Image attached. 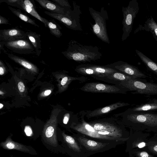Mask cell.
I'll use <instances>...</instances> for the list:
<instances>
[{
    "label": "cell",
    "instance_id": "obj_5",
    "mask_svg": "<svg viewBox=\"0 0 157 157\" xmlns=\"http://www.w3.org/2000/svg\"><path fill=\"white\" fill-rule=\"evenodd\" d=\"M139 10V4L137 0H131L127 6L122 7L123 19L122 22L123 33L121 40L124 41L129 36L131 32L134 20Z\"/></svg>",
    "mask_w": 157,
    "mask_h": 157
},
{
    "label": "cell",
    "instance_id": "obj_3",
    "mask_svg": "<svg viewBox=\"0 0 157 157\" xmlns=\"http://www.w3.org/2000/svg\"><path fill=\"white\" fill-rule=\"evenodd\" d=\"M90 13L94 21L95 24H91L92 31L103 42L109 44L110 40L107 30L106 21L109 19L107 11L101 7L100 11L89 7Z\"/></svg>",
    "mask_w": 157,
    "mask_h": 157
},
{
    "label": "cell",
    "instance_id": "obj_28",
    "mask_svg": "<svg viewBox=\"0 0 157 157\" xmlns=\"http://www.w3.org/2000/svg\"><path fill=\"white\" fill-rule=\"evenodd\" d=\"M52 1L67 10L71 8V6L67 0H52Z\"/></svg>",
    "mask_w": 157,
    "mask_h": 157
},
{
    "label": "cell",
    "instance_id": "obj_24",
    "mask_svg": "<svg viewBox=\"0 0 157 157\" xmlns=\"http://www.w3.org/2000/svg\"><path fill=\"white\" fill-rule=\"evenodd\" d=\"M136 52L145 66L157 75V63L149 58L141 52L136 50Z\"/></svg>",
    "mask_w": 157,
    "mask_h": 157
},
{
    "label": "cell",
    "instance_id": "obj_10",
    "mask_svg": "<svg viewBox=\"0 0 157 157\" xmlns=\"http://www.w3.org/2000/svg\"><path fill=\"white\" fill-rule=\"evenodd\" d=\"M97 131L104 130L110 133L115 138L123 141L127 138L124 136V131L122 127L107 122H97L90 124Z\"/></svg>",
    "mask_w": 157,
    "mask_h": 157
},
{
    "label": "cell",
    "instance_id": "obj_30",
    "mask_svg": "<svg viewBox=\"0 0 157 157\" xmlns=\"http://www.w3.org/2000/svg\"><path fill=\"white\" fill-rule=\"evenodd\" d=\"M75 78H73V79ZM73 78L70 79L67 76H65L62 79V80L61 82V84L62 86H64L66 85L68 82L69 83L70 80H73Z\"/></svg>",
    "mask_w": 157,
    "mask_h": 157
},
{
    "label": "cell",
    "instance_id": "obj_9",
    "mask_svg": "<svg viewBox=\"0 0 157 157\" xmlns=\"http://www.w3.org/2000/svg\"><path fill=\"white\" fill-rule=\"evenodd\" d=\"M1 42L7 48L17 53L29 54L35 51L32 44L28 37L10 41Z\"/></svg>",
    "mask_w": 157,
    "mask_h": 157
},
{
    "label": "cell",
    "instance_id": "obj_18",
    "mask_svg": "<svg viewBox=\"0 0 157 157\" xmlns=\"http://www.w3.org/2000/svg\"><path fill=\"white\" fill-rule=\"evenodd\" d=\"M0 145L3 148L6 150H17L28 153L30 152L27 146L13 141L10 137H8L5 141L2 142Z\"/></svg>",
    "mask_w": 157,
    "mask_h": 157
},
{
    "label": "cell",
    "instance_id": "obj_37",
    "mask_svg": "<svg viewBox=\"0 0 157 157\" xmlns=\"http://www.w3.org/2000/svg\"><path fill=\"white\" fill-rule=\"evenodd\" d=\"M51 91L50 90H47L44 92V94L45 95H48L51 93Z\"/></svg>",
    "mask_w": 157,
    "mask_h": 157
},
{
    "label": "cell",
    "instance_id": "obj_31",
    "mask_svg": "<svg viewBox=\"0 0 157 157\" xmlns=\"http://www.w3.org/2000/svg\"><path fill=\"white\" fill-rule=\"evenodd\" d=\"M9 21L8 19L5 17L0 16V24L8 25L9 24Z\"/></svg>",
    "mask_w": 157,
    "mask_h": 157
},
{
    "label": "cell",
    "instance_id": "obj_15",
    "mask_svg": "<svg viewBox=\"0 0 157 157\" xmlns=\"http://www.w3.org/2000/svg\"><path fill=\"white\" fill-rule=\"evenodd\" d=\"M43 137L45 142L53 147L57 146L58 141L55 124H49L45 127L43 133Z\"/></svg>",
    "mask_w": 157,
    "mask_h": 157
},
{
    "label": "cell",
    "instance_id": "obj_12",
    "mask_svg": "<svg viewBox=\"0 0 157 157\" xmlns=\"http://www.w3.org/2000/svg\"><path fill=\"white\" fill-rule=\"evenodd\" d=\"M109 66L110 67H111L110 68L135 78L142 79L147 77L137 67L124 61H119Z\"/></svg>",
    "mask_w": 157,
    "mask_h": 157
},
{
    "label": "cell",
    "instance_id": "obj_20",
    "mask_svg": "<svg viewBox=\"0 0 157 157\" xmlns=\"http://www.w3.org/2000/svg\"><path fill=\"white\" fill-rule=\"evenodd\" d=\"M43 8L50 12L65 14L68 10L53 2L48 0H35Z\"/></svg>",
    "mask_w": 157,
    "mask_h": 157
},
{
    "label": "cell",
    "instance_id": "obj_23",
    "mask_svg": "<svg viewBox=\"0 0 157 157\" xmlns=\"http://www.w3.org/2000/svg\"><path fill=\"white\" fill-rule=\"evenodd\" d=\"M8 56L12 60L30 71H36L37 70L35 65L23 57L11 54H8Z\"/></svg>",
    "mask_w": 157,
    "mask_h": 157
},
{
    "label": "cell",
    "instance_id": "obj_17",
    "mask_svg": "<svg viewBox=\"0 0 157 157\" xmlns=\"http://www.w3.org/2000/svg\"><path fill=\"white\" fill-rule=\"evenodd\" d=\"M32 1L29 0H19V4L22 8V10H24L40 21L46 26L45 18L41 17L35 9V5Z\"/></svg>",
    "mask_w": 157,
    "mask_h": 157
},
{
    "label": "cell",
    "instance_id": "obj_33",
    "mask_svg": "<svg viewBox=\"0 0 157 157\" xmlns=\"http://www.w3.org/2000/svg\"><path fill=\"white\" fill-rule=\"evenodd\" d=\"M25 131L26 135L28 136H31L32 133L31 129L29 126H26L25 127Z\"/></svg>",
    "mask_w": 157,
    "mask_h": 157
},
{
    "label": "cell",
    "instance_id": "obj_19",
    "mask_svg": "<svg viewBox=\"0 0 157 157\" xmlns=\"http://www.w3.org/2000/svg\"><path fill=\"white\" fill-rule=\"evenodd\" d=\"M141 30L151 32L157 41V23L151 16L147 19L143 25H139L134 31V33Z\"/></svg>",
    "mask_w": 157,
    "mask_h": 157
},
{
    "label": "cell",
    "instance_id": "obj_29",
    "mask_svg": "<svg viewBox=\"0 0 157 157\" xmlns=\"http://www.w3.org/2000/svg\"><path fill=\"white\" fill-rule=\"evenodd\" d=\"M19 0H1L0 3L5 2L8 5L16 7L20 10H22V8L19 3Z\"/></svg>",
    "mask_w": 157,
    "mask_h": 157
},
{
    "label": "cell",
    "instance_id": "obj_1",
    "mask_svg": "<svg viewBox=\"0 0 157 157\" xmlns=\"http://www.w3.org/2000/svg\"><path fill=\"white\" fill-rule=\"evenodd\" d=\"M62 54L68 59L86 63L100 59L102 54L98 47L82 44L74 40H71Z\"/></svg>",
    "mask_w": 157,
    "mask_h": 157
},
{
    "label": "cell",
    "instance_id": "obj_2",
    "mask_svg": "<svg viewBox=\"0 0 157 157\" xmlns=\"http://www.w3.org/2000/svg\"><path fill=\"white\" fill-rule=\"evenodd\" d=\"M73 136L89 156L94 154L103 152L115 148L123 141H100L89 138L78 133Z\"/></svg>",
    "mask_w": 157,
    "mask_h": 157
},
{
    "label": "cell",
    "instance_id": "obj_39",
    "mask_svg": "<svg viewBox=\"0 0 157 157\" xmlns=\"http://www.w3.org/2000/svg\"><path fill=\"white\" fill-rule=\"evenodd\" d=\"M3 106V105L1 103L0 104V108L1 109L2 108Z\"/></svg>",
    "mask_w": 157,
    "mask_h": 157
},
{
    "label": "cell",
    "instance_id": "obj_26",
    "mask_svg": "<svg viewBox=\"0 0 157 157\" xmlns=\"http://www.w3.org/2000/svg\"><path fill=\"white\" fill-rule=\"evenodd\" d=\"M8 8L13 13L22 20L37 27H39L35 22V20L31 19L27 15L23 13L21 11V10L19 9H16L9 6H8Z\"/></svg>",
    "mask_w": 157,
    "mask_h": 157
},
{
    "label": "cell",
    "instance_id": "obj_38",
    "mask_svg": "<svg viewBox=\"0 0 157 157\" xmlns=\"http://www.w3.org/2000/svg\"><path fill=\"white\" fill-rule=\"evenodd\" d=\"M155 151L157 152V145L155 146L154 148Z\"/></svg>",
    "mask_w": 157,
    "mask_h": 157
},
{
    "label": "cell",
    "instance_id": "obj_7",
    "mask_svg": "<svg viewBox=\"0 0 157 157\" xmlns=\"http://www.w3.org/2000/svg\"><path fill=\"white\" fill-rule=\"evenodd\" d=\"M71 128L77 133L84 136L89 138L100 141H124L118 139L99 134L97 131L90 124L85 121L74 123Z\"/></svg>",
    "mask_w": 157,
    "mask_h": 157
},
{
    "label": "cell",
    "instance_id": "obj_32",
    "mask_svg": "<svg viewBox=\"0 0 157 157\" xmlns=\"http://www.w3.org/2000/svg\"><path fill=\"white\" fill-rule=\"evenodd\" d=\"M19 90L21 92H23L25 90V86L23 83L21 82H19L18 84Z\"/></svg>",
    "mask_w": 157,
    "mask_h": 157
},
{
    "label": "cell",
    "instance_id": "obj_21",
    "mask_svg": "<svg viewBox=\"0 0 157 157\" xmlns=\"http://www.w3.org/2000/svg\"><path fill=\"white\" fill-rule=\"evenodd\" d=\"M128 103L118 102L103 108H101L92 111L89 114L90 117H94L108 113L118 108L129 105Z\"/></svg>",
    "mask_w": 157,
    "mask_h": 157
},
{
    "label": "cell",
    "instance_id": "obj_22",
    "mask_svg": "<svg viewBox=\"0 0 157 157\" xmlns=\"http://www.w3.org/2000/svg\"><path fill=\"white\" fill-rule=\"evenodd\" d=\"M25 32L27 37L32 44L36 54L39 56L41 49L40 35L30 30H27Z\"/></svg>",
    "mask_w": 157,
    "mask_h": 157
},
{
    "label": "cell",
    "instance_id": "obj_6",
    "mask_svg": "<svg viewBox=\"0 0 157 157\" xmlns=\"http://www.w3.org/2000/svg\"><path fill=\"white\" fill-rule=\"evenodd\" d=\"M125 120L134 126L153 128L157 127V113L152 112L128 113Z\"/></svg>",
    "mask_w": 157,
    "mask_h": 157
},
{
    "label": "cell",
    "instance_id": "obj_8",
    "mask_svg": "<svg viewBox=\"0 0 157 157\" xmlns=\"http://www.w3.org/2000/svg\"><path fill=\"white\" fill-rule=\"evenodd\" d=\"M75 71L84 75H95L100 77L116 72L118 71L106 66L90 64H83L77 66Z\"/></svg>",
    "mask_w": 157,
    "mask_h": 157
},
{
    "label": "cell",
    "instance_id": "obj_13",
    "mask_svg": "<svg viewBox=\"0 0 157 157\" xmlns=\"http://www.w3.org/2000/svg\"><path fill=\"white\" fill-rule=\"evenodd\" d=\"M80 89L85 92L92 93H114L121 91L113 86L94 82L86 83Z\"/></svg>",
    "mask_w": 157,
    "mask_h": 157
},
{
    "label": "cell",
    "instance_id": "obj_4",
    "mask_svg": "<svg viewBox=\"0 0 157 157\" xmlns=\"http://www.w3.org/2000/svg\"><path fill=\"white\" fill-rule=\"evenodd\" d=\"M120 84L133 94L157 95V83L148 82L143 79H131L120 82Z\"/></svg>",
    "mask_w": 157,
    "mask_h": 157
},
{
    "label": "cell",
    "instance_id": "obj_11",
    "mask_svg": "<svg viewBox=\"0 0 157 157\" xmlns=\"http://www.w3.org/2000/svg\"><path fill=\"white\" fill-rule=\"evenodd\" d=\"M63 141L72 157H89L76 138L63 132L62 133Z\"/></svg>",
    "mask_w": 157,
    "mask_h": 157
},
{
    "label": "cell",
    "instance_id": "obj_35",
    "mask_svg": "<svg viewBox=\"0 0 157 157\" xmlns=\"http://www.w3.org/2000/svg\"><path fill=\"white\" fill-rule=\"evenodd\" d=\"M140 155L141 157H148L149 156L148 154L145 151H143L141 152Z\"/></svg>",
    "mask_w": 157,
    "mask_h": 157
},
{
    "label": "cell",
    "instance_id": "obj_36",
    "mask_svg": "<svg viewBox=\"0 0 157 157\" xmlns=\"http://www.w3.org/2000/svg\"><path fill=\"white\" fill-rule=\"evenodd\" d=\"M145 146V144L144 142H142L139 144L138 145V147L140 148L144 147Z\"/></svg>",
    "mask_w": 157,
    "mask_h": 157
},
{
    "label": "cell",
    "instance_id": "obj_27",
    "mask_svg": "<svg viewBox=\"0 0 157 157\" xmlns=\"http://www.w3.org/2000/svg\"><path fill=\"white\" fill-rule=\"evenodd\" d=\"M102 77H105L109 79L117 80L120 82L126 81L131 79L139 78H135L122 72L121 73L118 71L105 75Z\"/></svg>",
    "mask_w": 157,
    "mask_h": 157
},
{
    "label": "cell",
    "instance_id": "obj_16",
    "mask_svg": "<svg viewBox=\"0 0 157 157\" xmlns=\"http://www.w3.org/2000/svg\"><path fill=\"white\" fill-rule=\"evenodd\" d=\"M128 110V113L148 112L157 111V98H154L147 102L137 105Z\"/></svg>",
    "mask_w": 157,
    "mask_h": 157
},
{
    "label": "cell",
    "instance_id": "obj_14",
    "mask_svg": "<svg viewBox=\"0 0 157 157\" xmlns=\"http://www.w3.org/2000/svg\"><path fill=\"white\" fill-rule=\"evenodd\" d=\"M27 38L26 32L17 28L0 30V41H10Z\"/></svg>",
    "mask_w": 157,
    "mask_h": 157
},
{
    "label": "cell",
    "instance_id": "obj_34",
    "mask_svg": "<svg viewBox=\"0 0 157 157\" xmlns=\"http://www.w3.org/2000/svg\"><path fill=\"white\" fill-rule=\"evenodd\" d=\"M69 114H68L64 117L63 120V123L65 124H67L69 118Z\"/></svg>",
    "mask_w": 157,
    "mask_h": 157
},
{
    "label": "cell",
    "instance_id": "obj_25",
    "mask_svg": "<svg viewBox=\"0 0 157 157\" xmlns=\"http://www.w3.org/2000/svg\"><path fill=\"white\" fill-rule=\"evenodd\" d=\"M45 21L46 24V27L49 29L51 34L58 38L62 36V33L60 30L62 28L54 20L48 21L45 18Z\"/></svg>",
    "mask_w": 157,
    "mask_h": 157
}]
</instances>
